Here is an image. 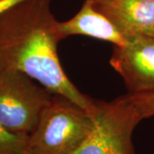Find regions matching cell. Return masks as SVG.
<instances>
[{"label":"cell","mask_w":154,"mask_h":154,"mask_svg":"<svg viewBox=\"0 0 154 154\" xmlns=\"http://www.w3.org/2000/svg\"><path fill=\"white\" fill-rule=\"evenodd\" d=\"M54 94L22 72H0V121L13 132L29 135Z\"/></svg>","instance_id":"cell-4"},{"label":"cell","mask_w":154,"mask_h":154,"mask_svg":"<svg viewBox=\"0 0 154 154\" xmlns=\"http://www.w3.org/2000/svg\"><path fill=\"white\" fill-rule=\"evenodd\" d=\"M110 65L122 78L128 94L154 89V37L134 36L115 45Z\"/></svg>","instance_id":"cell-5"},{"label":"cell","mask_w":154,"mask_h":154,"mask_svg":"<svg viewBox=\"0 0 154 154\" xmlns=\"http://www.w3.org/2000/svg\"><path fill=\"white\" fill-rule=\"evenodd\" d=\"M62 38L72 35H84L98 38L121 46L127 43V38L113 22L104 14L96 10L86 0L74 17L65 22H58Z\"/></svg>","instance_id":"cell-7"},{"label":"cell","mask_w":154,"mask_h":154,"mask_svg":"<svg viewBox=\"0 0 154 154\" xmlns=\"http://www.w3.org/2000/svg\"><path fill=\"white\" fill-rule=\"evenodd\" d=\"M93 115L91 132L73 154H134L133 132L142 118L128 94L96 101Z\"/></svg>","instance_id":"cell-3"},{"label":"cell","mask_w":154,"mask_h":154,"mask_svg":"<svg viewBox=\"0 0 154 154\" xmlns=\"http://www.w3.org/2000/svg\"><path fill=\"white\" fill-rule=\"evenodd\" d=\"M58 22L51 0H25L2 14L0 72H22L93 113L96 101L80 92L61 65L57 45L63 38Z\"/></svg>","instance_id":"cell-1"},{"label":"cell","mask_w":154,"mask_h":154,"mask_svg":"<svg viewBox=\"0 0 154 154\" xmlns=\"http://www.w3.org/2000/svg\"><path fill=\"white\" fill-rule=\"evenodd\" d=\"M142 119L154 116V89L140 94H128Z\"/></svg>","instance_id":"cell-9"},{"label":"cell","mask_w":154,"mask_h":154,"mask_svg":"<svg viewBox=\"0 0 154 154\" xmlns=\"http://www.w3.org/2000/svg\"><path fill=\"white\" fill-rule=\"evenodd\" d=\"M25 0H0V16L11 8Z\"/></svg>","instance_id":"cell-10"},{"label":"cell","mask_w":154,"mask_h":154,"mask_svg":"<svg viewBox=\"0 0 154 154\" xmlns=\"http://www.w3.org/2000/svg\"><path fill=\"white\" fill-rule=\"evenodd\" d=\"M29 135L10 130L0 121V154H26L28 152Z\"/></svg>","instance_id":"cell-8"},{"label":"cell","mask_w":154,"mask_h":154,"mask_svg":"<svg viewBox=\"0 0 154 154\" xmlns=\"http://www.w3.org/2000/svg\"><path fill=\"white\" fill-rule=\"evenodd\" d=\"M94 127V115L63 96L54 94L29 134L31 154H73Z\"/></svg>","instance_id":"cell-2"},{"label":"cell","mask_w":154,"mask_h":154,"mask_svg":"<svg viewBox=\"0 0 154 154\" xmlns=\"http://www.w3.org/2000/svg\"><path fill=\"white\" fill-rule=\"evenodd\" d=\"M127 38L154 37V0H90Z\"/></svg>","instance_id":"cell-6"},{"label":"cell","mask_w":154,"mask_h":154,"mask_svg":"<svg viewBox=\"0 0 154 154\" xmlns=\"http://www.w3.org/2000/svg\"><path fill=\"white\" fill-rule=\"evenodd\" d=\"M26 154H31L30 152H28V153H26Z\"/></svg>","instance_id":"cell-11"}]
</instances>
